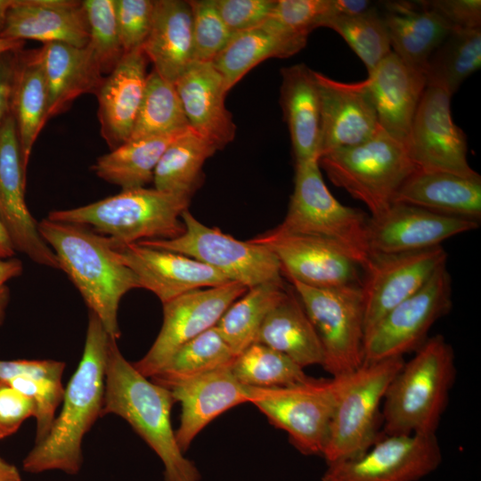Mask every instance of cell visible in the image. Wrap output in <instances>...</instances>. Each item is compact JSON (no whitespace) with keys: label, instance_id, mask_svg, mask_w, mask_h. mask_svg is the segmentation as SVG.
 Listing matches in <instances>:
<instances>
[{"label":"cell","instance_id":"6da1fadb","mask_svg":"<svg viewBox=\"0 0 481 481\" xmlns=\"http://www.w3.org/2000/svg\"><path fill=\"white\" fill-rule=\"evenodd\" d=\"M110 340L101 321L89 311L83 355L64 388L61 412L45 438L23 460L25 471L57 469L75 475L80 470L83 438L102 417Z\"/></svg>","mask_w":481,"mask_h":481},{"label":"cell","instance_id":"7a4b0ae2","mask_svg":"<svg viewBox=\"0 0 481 481\" xmlns=\"http://www.w3.org/2000/svg\"><path fill=\"white\" fill-rule=\"evenodd\" d=\"M38 231L62 270L79 291L90 312L110 338L118 340L121 298L140 288L133 271L121 260L110 238L90 227L44 218Z\"/></svg>","mask_w":481,"mask_h":481},{"label":"cell","instance_id":"3957f363","mask_svg":"<svg viewBox=\"0 0 481 481\" xmlns=\"http://www.w3.org/2000/svg\"><path fill=\"white\" fill-rule=\"evenodd\" d=\"M175 403L171 392L142 375L110 338L102 416L115 414L130 424L161 460L165 481H200L198 469L175 439L171 424Z\"/></svg>","mask_w":481,"mask_h":481},{"label":"cell","instance_id":"277c9868","mask_svg":"<svg viewBox=\"0 0 481 481\" xmlns=\"http://www.w3.org/2000/svg\"><path fill=\"white\" fill-rule=\"evenodd\" d=\"M404 363L385 393L381 420L385 435L436 434L456 378L455 355L436 335Z\"/></svg>","mask_w":481,"mask_h":481},{"label":"cell","instance_id":"5b68a950","mask_svg":"<svg viewBox=\"0 0 481 481\" xmlns=\"http://www.w3.org/2000/svg\"><path fill=\"white\" fill-rule=\"evenodd\" d=\"M190 202L187 196L142 187L121 190L85 206L53 210L47 218L90 227L118 247L180 236L184 232L182 214Z\"/></svg>","mask_w":481,"mask_h":481},{"label":"cell","instance_id":"8992f818","mask_svg":"<svg viewBox=\"0 0 481 481\" xmlns=\"http://www.w3.org/2000/svg\"><path fill=\"white\" fill-rule=\"evenodd\" d=\"M368 219L362 210L343 205L331 194L318 160H310L296 163L288 212L283 221L272 230L326 240L363 269L371 255Z\"/></svg>","mask_w":481,"mask_h":481},{"label":"cell","instance_id":"52a82bcc","mask_svg":"<svg viewBox=\"0 0 481 481\" xmlns=\"http://www.w3.org/2000/svg\"><path fill=\"white\" fill-rule=\"evenodd\" d=\"M318 163L333 184L365 204L371 216L390 208L398 189L417 169L406 143L380 126L367 141L330 151Z\"/></svg>","mask_w":481,"mask_h":481},{"label":"cell","instance_id":"ba28073f","mask_svg":"<svg viewBox=\"0 0 481 481\" xmlns=\"http://www.w3.org/2000/svg\"><path fill=\"white\" fill-rule=\"evenodd\" d=\"M404 363V357L364 362L355 371L343 375L322 454L327 464L356 456L375 442L379 407Z\"/></svg>","mask_w":481,"mask_h":481},{"label":"cell","instance_id":"9c48e42d","mask_svg":"<svg viewBox=\"0 0 481 481\" xmlns=\"http://www.w3.org/2000/svg\"><path fill=\"white\" fill-rule=\"evenodd\" d=\"M342 386L343 375L328 379L309 377L283 387H247L249 403L284 430L298 452L322 456Z\"/></svg>","mask_w":481,"mask_h":481},{"label":"cell","instance_id":"30bf717a","mask_svg":"<svg viewBox=\"0 0 481 481\" xmlns=\"http://www.w3.org/2000/svg\"><path fill=\"white\" fill-rule=\"evenodd\" d=\"M184 232L170 240H144L137 243L194 258L247 289L263 283H284L280 262L265 245L241 241L218 228L200 222L186 209L182 214Z\"/></svg>","mask_w":481,"mask_h":481},{"label":"cell","instance_id":"8fae6325","mask_svg":"<svg viewBox=\"0 0 481 481\" xmlns=\"http://www.w3.org/2000/svg\"><path fill=\"white\" fill-rule=\"evenodd\" d=\"M322 346L323 369L332 377L363 363L364 310L361 285L314 288L289 281Z\"/></svg>","mask_w":481,"mask_h":481},{"label":"cell","instance_id":"7c38bea8","mask_svg":"<svg viewBox=\"0 0 481 481\" xmlns=\"http://www.w3.org/2000/svg\"><path fill=\"white\" fill-rule=\"evenodd\" d=\"M452 280L446 264L441 265L417 292L387 312L363 339V363L416 351L433 324L452 307Z\"/></svg>","mask_w":481,"mask_h":481},{"label":"cell","instance_id":"4fadbf2b","mask_svg":"<svg viewBox=\"0 0 481 481\" xmlns=\"http://www.w3.org/2000/svg\"><path fill=\"white\" fill-rule=\"evenodd\" d=\"M442 459L436 434L385 435L360 454L327 464L322 481H419Z\"/></svg>","mask_w":481,"mask_h":481},{"label":"cell","instance_id":"5bb4252c","mask_svg":"<svg viewBox=\"0 0 481 481\" xmlns=\"http://www.w3.org/2000/svg\"><path fill=\"white\" fill-rule=\"evenodd\" d=\"M238 282L195 289L163 305V322L146 355L133 363L144 377L151 378L185 342L216 325L226 309L246 291Z\"/></svg>","mask_w":481,"mask_h":481},{"label":"cell","instance_id":"9a60e30c","mask_svg":"<svg viewBox=\"0 0 481 481\" xmlns=\"http://www.w3.org/2000/svg\"><path fill=\"white\" fill-rule=\"evenodd\" d=\"M451 97L443 88L426 86L405 143L409 156L422 171L480 176L468 162L466 135L452 120Z\"/></svg>","mask_w":481,"mask_h":481},{"label":"cell","instance_id":"2e32d148","mask_svg":"<svg viewBox=\"0 0 481 481\" xmlns=\"http://www.w3.org/2000/svg\"><path fill=\"white\" fill-rule=\"evenodd\" d=\"M447 257L442 246L404 253L371 252L361 281L364 335L393 307L421 289L446 264Z\"/></svg>","mask_w":481,"mask_h":481},{"label":"cell","instance_id":"e0dca14e","mask_svg":"<svg viewBox=\"0 0 481 481\" xmlns=\"http://www.w3.org/2000/svg\"><path fill=\"white\" fill-rule=\"evenodd\" d=\"M26 168L16 124L10 112L0 126V222L15 251L33 262L59 269L54 252L38 231L25 199Z\"/></svg>","mask_w":481,"mask_h":481},{"label":"cell","instance_id":"ac0fdd59","mask_svg":"<svg viewBox=\"0 0 481 481\" xmlns=\"http://www.w3.org/2000/svg\"><path fill=\"white\" fill-rule=\"evenodd\" d=\"M250 240L265 245L273 252L282 275L289 281L314 288L361 285L359 268L362 267L326 240L270 230Z\"/></svg>","mask_w":481,"mask_h":481},{"label":"cell","instance_id":"d6986e66","mask_svg":"<svg viewBox=\"0 0 481 481\" xmlns=\"http://www.w3.org/2000/svg\"><path fill=\"white\" fill-rule=\"evenodd\" d=\"M314 76L321 106L320 157L371 138L379 126L367 79L346 83L317 71Z\"/></svg>","mask_w":481,"mask_h":481},{"label":"cell","instance_id":"ffe728a7","mask_svg":"<svg viewBox=\"0 0 481 481\" xmlns=\"http://www.w3.org/2000/svg\"><path fill=\"white\" fill-rule=\"evenodd\" d=\"M479 223L438 215L403 203L368 219L371 252L404 253L442 246L445 240L476 230Z\"/></svg>","mask_w":481,"mask_h":481},{"label":"cell","instance_id":"44dd1931","mask_svg":"<svg viewBox=\"0 0 481 481\" xmlns=\"http://www.w3.org/2000/svg\"><path fill=\"white\" fill-rule=\"evenodd\" d=\"M136 276L140 288L165 304L187 292L223 285L230 281L190 257L139 243L114 247Z\"/></svg>","mask_w":481,"mask_h":481},{"label":"cell","instance_id":"7402d4cb","mask_svg":"<svg viewBox=\"0 0 481 481\" xmlns=\"http://www.w3.org/2000/svg\"><path fill=\"white\" fill-rule=\"evenodd\" d=\"M175 402L181 404L180 425L175 431L183 452L216 417L239 404L249 403L247 386L233 376L231 366L167 386Z\"/></svg>","mask_w":481,"mask_h":481},{"label":"cell","instance_id":"603a6c76","mask_svg":"<svg viewBox=\"0 0 481 481\" xmlns=\"http://www.w3.org/2000/svg\"><path fill=\"white\" fill-rule=\"evenodd\" d=\"M190 127L216 150L235 138L236 126L224 101L223 77L212 61H193L175 82Z\"/></svg>","mask_w":481,"mask_h":481},{"label":"cell","instance_id":"cb8c5ba5","mask_svg":"<svg viewBox=\"0 0 481 481\" xmlns=\"http://www.w3.org/2000/svg\"><path fill=\"white\" fill-rule=\"evenodd\" d=\"M146 64L143 47L125 53L96 94L101 134L111 150L131 136L144 94Z\"/></svg>","mask_w":481,"mask_h":481},{"label":"cell","instance_id":"d4e9b609","mask_svg":"<svg viewBox=\"0 0 481 481\" xmlns=\"http://www.w3.org/2000/svg\"><path fill=\"white\" fill-rule=\"evenodd\" d=\"M379 126L406 143L410 128L427 86L423 72L411 67L394 52L384 58L366 78Z\"/></svg>","mask_w":481,"mask_h":481},{"label":"cell","instance_id":"484cf974","mask_svg":"<svg viewBox=\"0 0 481 481\" xmlns=\"http://www.w3.org/2000/svg\"><path fill=\"white\" fill-rule=\"evenodd\" d=\"M0 37L85 47L89 42V30L82 2L16 0Z\"/></svg>","mask_w":481,"mask_h":481},{"label":"cell","instance_id":"4316f807","mask_svg":"<svg viewBox=\"0 0 481 481\" xmlns=\"http://www.w3.org/2000/svg\"><path fill=\"white\" fill-rule=\"evenodd\" d=\"M38 50L48 94L47 120L85 94H97L104 77L88 45L47 43Z\"/></svg>","mask_w":481,"mask_h":481},{"label":"cell","instance_id":"83f0119b","mask_svg":"<svg viewBox=\"0 0 481 481\" xmlns=\"http://www.w3.org/2000/svg\"><path fill=\"white\" fill-rule=\"evenodd\" d=\"M394 203L479 223L481 177L416 169L398 189Z\"/></svg>","mask_w":481,"mask_h":481},{"label":"cell","instance_id":"f1b7e54d","mask_svg":"<svg viewBox=\"0 0 481 481\" xmlns=\"http://www.w3.org/2000/svg\"><path fill=\"white\" fill-rule=\"evenodd\" d=\"M280 102L296 163L319 160L321 106L314 70L304 63L281 69Z\"/></svg>","mask_w":481,"mask_h":481},{"label":"cell","instance_id":"f546056e","mask_svg":"<svg viewBox=\"0 0 481 481\" xmlns=\"http://www.w3.org/2000/svg\"><path fill=\"white\" fill-rule=\"evenodd\" d=\"M153 70L175 82L194 61L192 17L188 1L156 0L150 33L143 45Z\"/></svg>","mask_w":481,"mask_h":481},{"label":"cell","instance_id":"4dcf8cb0","mask_svg":"<svg viewBox=\"0 0 481 481\" xmlns=\"http://www.w3.org/2000/svg\"><path fill=\"white\" fill-rule=\"evenodd\" d=\"M383 18L392 52L423 73L431 54L454 29L420 1L387 3Z\"/></svg>","mask_w":481,"mask_h":481},{"label":"cell","instance_id":"1f68e13d","mask_svg":"<svg viewBox=\"0 0 481 481\" xmlns=\"http://www.w3.org/2000/svg\"><path fill=\"white\" fill-rule=\"evenodd\" d=\"M256 342L279 351L303 369L322 366V343L293 288L266 315Z\"/></svg>","mask_w":481,"mask_h":481},{"label":"cell","instance_id":"d6a6232c","mask_svg":"<svg viewBox=\"0 0 481 481\" xmlns=\"http://www.w3.org/2000/svg\"><path fill=\"white\" fill-rule=\"evenodd\" d=\"M306 36H286L264 24L234 33L225 47L212 61L230 91L250 69L270 58H287L303 49Z\"/></svg>","mask_w":481,"mask_h":481},{"label":"cell","instance_id":"836d02e7","mask_svg":"<svg viewBox=\"0 0 481 481\" xmlns=\"http://www.w3.org/2000/svg\"><path fill=\"white\" fill-rule=\"evenodd\" d=\"M48 94L38 50L17 53L11 101L22 162L27 169L34 143L47 121Z\"/></svg>","mask_w":481,"mask_h":481},{"label":"cell","instance_id":"e575fe53","mask_svg":"<svg viewBox=\"0 0 481 481\" xmlns=\"http://www.w3.org/2000/svg\"><path fill=\"white\" fill-rule=\"evenodd\" d=\"M190 127V126H189ZM189 127L164 135L128 140L99 157L91 170L101 179L121 190L144 187L170 143Z\"/></svg>","mask_w":481,"mask_h":481},{"label":"cell","instance_id":"d590c367","mask_svg":"<svg viewBox=\"0 0 481 481\" xmlns=\"http://www.w3.org/2000/svg\"><path fill=\"white\" fill-rule=\"evenodd\" d=\"M217 150L191 127L173 141L153 174L154 188L192 198L203 183L205 161Z\"/></svg>","mask_w":481,"mask_h":481},{"label":"cell","instance_id":"8d00e7d4","mask_svg":"<svg viewBox=\"0 0 481 481\" xmlns=\"http://www.w3.org/2000/svg\"><path fill=\"white\" fill-rule=\"evenodd\" d=\"M284 283H263L249 288L223 314L216 327L237 356L256 342L269 312L286 296Z\"/></svg>","mask_w":481,"mask_h":481},{"label":"cell","instance_id":"74e56055","mask_svg":"<svg viewBox=\"0 0 481 481\" xmlns=\"http://www.w3.org/2000/svg\"><path fill=\"white\" fill-rule=\"evenodd\" d=\"M481 66V28L454 29L429 57L424 75L427 86L452 95Z\"/></svg>","mask_w":481,"mask_h":481},{"label":"cell","instance_id":"f35d334b","mask_svg":"<svg viewBox=\"0 0 481 481\" xmlns=\"http://www.w3.org/2000/svg\"><path fill=\"white\" fill-rule=\"evenodd\" d=\"M236 355L216 326L182 345L151 380L167 387L219 368L231 366Z\"/></svg>","mask_w":481,"mask_h":481},{"label":"cell","instance_id":"ab89813d","mask_svg":"<svg viewBox=\"0 0 481 481\" xmlns=\"http://www.w3.org/2000/svg\"><path fill=\"white\" fill-rule=\"evenodd\" d=\"M174 83L152 70L129 140L164 135L189 127Z\"/></svg>","mask_w":481,"mask_h":481},{"label":"cell","instance_id":"60d3db41","mask_svg":"<svg viewBox=\"0 0 481 481\" xmlns=\"http://www.w3.org/2000/svg\"><path fill=\"white\" fill-rule=\"evenodd\" d=\"M231 371L241 385L254 387L289 386L309 378L288 356L257 342L235 357Z\"/></svg>","mask_w":481,"mask_h":481},{"label":"cell","instance_id":"b9f144b4","mask_svg":"<svg viewBox=\"0 0 481 481\" xmlns=\"http://www.w3.org/2000/svg\"><path fill=\"white\" fill-rule=\"evenodd\" d=\"M323 27L344 38L364 63L368 73L392 52L384 18L373 7L357 14L333 16Z\"/></svg>","mask_w":481,"mask_h":481},{"label":"cell","instance_id":"7bdbcfd3","mask_svg":"<svg viewBox=\"0 0 481 481\" xmlns=\"http://www.w3.org/2000/svg\"><path fill=\"white\" fill-rule=\"evenodd\" d=\"M88 30V46L102 73L110 72L125 53L117 23L114 0L82 1Z\"/></svg>","mask_w":481,"mask_h":481},{"label":"cell","instance_id":"ee69618b","mask_svg":"<svg viewBox=\"0 0 481 481\" xmlns=\"http://www.w3.org/2000/svg\"><path fill=\"white\" fill-rule=\"evenodd\" d=\"M336 15L334 0H276L263 23L287 36H306Z\"/></svg>","mask_w":481,"mask_h":481},{"label":"cell","instance_id":"f6af8a7d","mask_svg":"<svg viewBox=\"0 0 481 481\" xmlns=\"http://www.w3.org/2000/svg\"><path fill=\"white\" fill-rule=\"evenodd\" d=\"M188 4L192 17L194 61H212L234 33L222 19L215 0H192Z\"/></svg>","mask_w":481,"mask_h":481},{"label":"cell","instance_id":"bcb514c9","mask_svg":"<svg viewBox=\"0 0 481 481\" xmlns=\"http://www.w3.org/2000/svg\"><path fill=\"white\" fill-rule=\"evenodd\" d=\"M114 7L124 52L143 47L151 30L154 1L114 0Z\"/></svg>","mask_w":481,"mask_h":481},{"label":"cell","instance_id":"7dc6e473","mask_svg":"<svg viewBox=\"0 0 481 481\" xmlns=\"http://www.w3.org/2000/svg\"><path fill=\"white\" fill-rule=\"evenodd\" d=\"M276 0H215L217 10L233 32H240L263 24L272 12Z\"/></svg>","mask_w":481,"mask_h":481},{"label":"cell","instance_id":"c3c4849f","mask_svg":"<svg viewBox=\"0 0 481 481\" xmlns=\"http://www.w3.org/2000/svg\"><path fill=\"white\" fill-rule=\"evenodd\" d=\"M35 413L36 406L29 397L0 381V439L13 435Z\"/></svg>","mask_w":481,"mask_h":481},{"label":"cell","instance_id":"681fc988","mask_svg":"<svg viewBox=\"0 0 481 481\" xmlns=\"http://www.w3.org/2000/svg\"><path fill=\"white\" fill-rule=\"evenodd\" d=\"M420 3L437 12L453 29L481 28L480 0H432Z\"/></svg>","mask_w":481,"mask_h":481},{"label":"cell","instance_id":"f907efd6","mask_svg":"<svg viewBox=\"0 0 481 481\" xmlns=\"http://www.w3.org/2000/svg\"><path fill=\"white\" fill-rule=\"evenodd\" d=\"M65 363L54 360H0V381L17 377L61 381Z\"/></svg>","mask_w":481,"mask_h":481},{"label":"cell","instance_id":"816d5d0a","mask_svg":"<svg viewBox=\"0 0 481 481\" xmlns=\"http://www.w3.org/2000/svg\"><path fill=\"white\" fill-rule=\"evenodd\" d=\"M17 52L0 54V126L11 112Z\"/></svg>","mask_w":481,"mask_h":481},{"label":"cell","instance_id":"f5cc1de1","mask_svg":"<svg viewBox=\"0 0 481 481\" xmlns=\"http://www.w3.org/2000/svg\"><path fill=\"white\" fill-rule=\"evenodd\" d=\"M23 272L22 262L15 257L0 261V327L6 316V308L10 301L8 281L20 276Z\"/></svg>","mask_w":481,"mask_h":481},{"label":"cell","instance_id":"db71d44e","mask_svg":"<svg viewBox=\"0 0 481 481\" xmlns=\"http://www.w3.org/2000/svg\"><path fill=\"white\" fill-rule=\"evenodd\" d=\"M15 249L0 222V261L13 257Z\"/></svg>","mask_w":481,"mask_h":481},{"label":"cell","instance_id":"11a10c76","mask_svg":"<svg viewBox=\"0 0 481 481\" xmlns=\"http://www.w3.org/2000/svg\"><path fill=\"white\" fill-rule=\"evenodd\" d=\"M0 481H20L19 469L0 457Z\"/></svg>","mask_w":481,"mask_h":481},{"label":"cell","instance_id":"9f6ffc18","mask_svg":"<svg viewBox=\"0 0 481 481\" xmlns=\"http://www.w3.org/2000/svg\"><path fill=\"white\" fill-rule=\"evenodd\" d=\"M25 41L0 37V54L20 51Z\"/></svg>","mask_w":481,"mask_h":481},{"label":"cell","instance_id":"6f0895ef","mask_svg":"<svg viewBox=\"0 0 481 481\" xmlns=\"http://www.w3.org/2000/svg\"><path fill=\"white\" fill-rule=\"evenodd\" d=\"M15 1L16 0H0V34L4 28L8 12L14 5Z\"/></svg>","mask_w":481,"mask_h":481}]
</instances>
